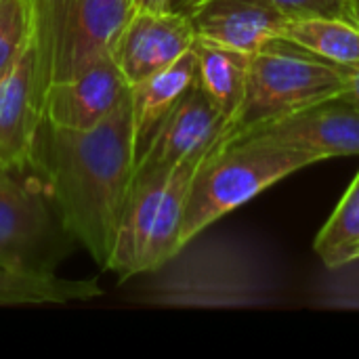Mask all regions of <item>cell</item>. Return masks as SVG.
<instances>
[{
	"mask_svg": "<svg viewBox=\"0 0 359 359\" xmlns=\"http://www.w3.org/2000/svg\"><path fill=\"white\" fill-rule=\"evenodd\" d=\"M40 162L63 231L101 269H109L137 166L130 86L118 107L93 128L46 126Z\"/></svg>",
	"mask_w": 359,
	"mask_h": 359,
	"instance_id": "cell-1",
	"label": "cell"
},
{
	"mask_svg": "<svg viewBox=\"0 0 359 359\" xmlns=\"http://www.w3.org/2000/svg\"><path fill=\"white\" fill-rule=\"evenodd\" d=\"M316 162L322 160L313 151L259 133L221 137L191 179L179 238L181 250L225 215Z\"/></svg>",
	"mask_w": 359,
	"mask_h": 359,
	"instance_id": "cell-2",
	"label": "cell"
},
{
	"mask_svg": "<svg viewBox=\"0 0 359 359\" xmlns=\"http://www.w3.org/2000/svg\"><path fill=\"white\" fill-rule=\"evenodd\" d=\"M206 154L133 181L107 271L128 280L162 269L181 252L179 238L191 179Z\"/></svg>",
	"mask_w": 359,
	"mask_h": 359,
	"instance_id": "cell-3",
	"label": "cell"
},
{
	"mask_svg": "<svg viewBox=\"0 0 359 359\" xmlns=\"http://www.w3.org/2000/svg\"><path fill=\"white\" fill-rule=\"evenodd\" d=\"M343 90L345 80L339 65L273 40L250 57L244 101L229 124V137L334 99Z\"/></svg>",
	"mask_w": 359,
	"mask_h": 359,
	"instance_id": "cell-4",
	"label": "cell"
},
{
	"mask_svg": "<svg viewBox=\"0 0 359 359\" xmlns=\"http://www.w3.org/2000/svg\"><path fill=\"white\" fill-rule=\"evenodd\" d=\"M32 8L42 95L53 82L74 78L111 57L133 15L130 0H32Z\"/></svg>",
	"mask_w": 359,
	"mask_h": 359,
	"instance_id": "cell-5",
	"label": "cell"
},
{
	"mask_svg": "<svg viewBox=\"0 0 359 359\" xmlns=\"http://www.w3.org/2000/svg\"><path fill=\"white\" fill-rule=\"evenodd\" d=\"M61 236L48 191L15 172L0 183V267L21 273H53Z\"/></svg>",
	"mask_w": 359,
	"mask_h": 359,
	"instance_id": "cell-6",
	"label": "cell"
},
{
	"mask_svg": "<svg viewBox=\"0 0 359 359\" xmlns=\"http://www.w3.org/2000/svg\"><path fill=\"white\" fill-rule=\"evenodd\" d=\"M42 72L36 27L0 76V164L19 172L36 160L42 118Z\"/></svg>",
	"mask_w": 359,
	"mask_h": 359,
	"instance_id": "cell-7",
	"label": "cell"
},
{
	"mask_svg": "<svg viewBox=\"0 0 359 359\" xmlns=\"http://www.w3.org/2000/svg\"><path fill=\"white\" fill-rule=\"evenodd\" d=\"M225 135H229L227 120L196 80L149 139L137 160L133 181L166 172L189 158L202 156Z\"/></svg>",
	"mask_w": 359,
	"mask_h": 359,
	"instance_id": "cell-8",
	"label": "cell"
},
{
	"mask_svg": "<svg viewBox=\"0 0 359 359\" xmlns=\"http://www.w3.org/2000/svg\"><path fill=\"white\" fill-rule=\"evenodd\" d=\"M196 44L191 21L177 11H133L116 46L118 63L128 86L166 69Z\"/></svg>",
	"mask_w": 359,
	"mask_h": 359,
	"instance_id": "cell-9",
	"label": "cell"
},
{
	"mask_svg": "<svg viewBox=\"0 0 359 359\" xmlns=\"http://www.w3.org/2000/svg\"><path fill=\"white\" fill-rule=\"evenodd\" d=\"M128 93V84L114 61L105 57L82 74L53 82L42 95L44 126L86 130L105 120Z\"/></svg>",
	"mask_w": 359,
	"mask_h": 359,
	"instance_id": "cell-10",
	"label": "cell"
},
{
	"mask_svg": "<svg viewBox=\"0 0 359 359\" xmlns=\"http://www.w3.org/2000/svg\"><path fill=\"white\" fill-rule=\"evenodd\" d=\"M196 40L255 55L288 19L269 0H198L187 13Z\"/></svg>",
	"mask_w": 359,
	"mask_h": 359,
	"instance_id": "cell-11",
	"label": "cell"
},
{
	"mask_svg": "<svg viewBox=\"0 0 359 359\" xmlns=\"http://www.w3.org/2000/svg\"><path fill=\"white\" fill-rule=\"evenodd\" d=\"M248 133L303 147L320 156V160L359 156V107L339 95Z\"/></svg>",
	"mask_w": 359,
	"mask_h": 359,
	"instance_id": "cell-12",
	"label": "cell"
},
{
	"mask_svg": "<svg viewBox=\"0 0 359 359\" xmlns=\"http://www.w3.org/2000/svg\"><path fill=\"white\" fill-rule=\"evenodd\" d=\"M196 80L198 57L191 48L166 69L130 86V111L137 160L143 156L149 139L154 137L162 120L175 109V105L196 84Z\"/></svg>",
	"mask_w": 359,
	"mask_h": 359,
	"instance_id": "cell-13",
	"label": "cell"
},
{
	"mask_svg": "<svg viewBox=\"0 0 359 359\" xmlns=\"http://www.w3.org/2000/svg\"><path fill=\"white\" fill-rule=\"evenodd\" d=\"M194 50L198 57V84L231 124L244 101L252 55L202 40H196Z\"/></svg>",
	"mask_w": 359,
	"mask_h": 359,
	"instance_id": "cell-14",
	"label": "cell"
},
{
	"mask_svg": "<svg viewBox=\"0 0 359 359\" xmlns=\"http://www.w3.org/2000/svg\"><path fill=\"white\" fill-rule=\"evenodd\" d=\"M278 40L334 65L359 63V25L345 17H292Z\"/></svg>",
	"mask_w": 359,
	"mask_h": 359,
	"instance_id": "cell-15",
	"label": "cell"
},
{
	"mask_svg": "<svg viewBox=\"0 0 359 359\" xmlns=\"http://www.w3.org/2000/svg\"><path fill=\"white\" fill-rule=\"evenodd\" d=\"M101 294L93 280H63L55 273H21L0 267V307L65 305Z\"/></svg>",
	"mask_w": 359,
	"mask_h": 359,
	"instance_id": "cell-16",
	"label": "cell"
},
{
	"mask_svg": "<svg viewBox=\"0 0 359 359\" xmlns=\"http://www.w3.org/2000/svg\"><path fill=\"white\" fill-rule=\"evenodd\" d=\"M313 248L330 269L359 259V170L332 217L320 229Z\"/></svg>",
	"mask_w": 359,
	"mask_h": 359,
	"instance_id": "cell-17",
	"label": "cell"
},
{
	"mask_svg": "<svg viewBox=\"0 0 359 359\" xmlns=\"http://www.w3.org/2000/svg\"><path fill=\"white\" fill-rule=\"evenodd\" d=\"M32 29V0H0V76L15 61Z\"/></svg>",
	"mask_w": 359,
	"mask_h": 359,
	"instance_id": "cell-18",
	"label": "cell"
},
{
	"mask_svg": "<svg viewBox=\"0 0 359 359\" xmlns=\"http://www.w3.org/2000/svg\"><path fill=\"white\" fill-rule=\"evenodd\" d=\"M288 19L292 17H345L351 19V0H269Z\"/></svg>",
	"mask_w": 359,
	"mask_h": 359,
	"instance_id": "cell-19",
	"label": "cell"
},
{
	"mask_svg": "<svg viewBox=\"0 0 359 359\" xmlns=\"http://www.w3.org/2000/svg\"><path fill=\"white\" fill-rule=\"evenodd\" d=\"M343 80H345V90L343 97L349 99L359 107V63L355 65H339Z\"/></svg>",
	"mask_w": 359,
	"mask_h": 359,
	"instance_id": "cell-20",
	"label": "cell"
},
{
	"mask_svg": "<svg viewBox=\"0 0 359 359\" xmlns=\"http://www.w3.org/2000/svg\"><path fill=\"white\" fill-rule=\"evenodd\" d=\"M133 11H166L168 0H130Z\"/></svg>",
	"mask_w": 359,
	"mask_h": 359,
	"instance_id": "cell-21",
	"label": "cell"
},
{
	"mask_svg": "<svg viewBox=\"0 0 359 359\" xmlns=\"http://www.w3.org/2000/svg\"><path fill=\"white\" fill-rule=\"evenodd\" d=\"M198 0H168V8L177 13H187Z\"/></svg>",
	"mask_w": 359,
	"mask_h": 359,
	"instance_id": "cell-22",
	"label": "cell"
},
{
	"mask_svg": "<svg viewBox=\"0 0 359 359\" xmlns=\"http://www.w3.org/2000/svg\"><path fill=\"white\" fill-rule=\"evenodd\" d=\"M351 21L359 25V0H351Z\"/></svg>",
	"mask_w": 359,
	"mask_h": 359,
	"instance_id": "cell-23",
	"label": "cell"
},
{
	"mask_svg": "<svg viewBox=\"0 0 359 359\" xmlns=\"http://www.w3.org/2000/svg\"><path fill=\"white\" fill-rule=\"evenodd\" d=\"M11 175H13V172H11L8 168H4V166L0 164V183H2V181H6V179H8Z\"/></svg>",
	"mask_w": 359,
	"mask_h": 359,
	"instance_id": "cell-24",
	"label": "cell"
}]
</instances>
